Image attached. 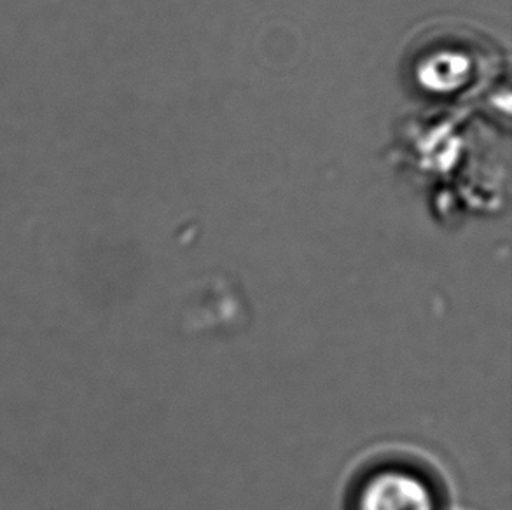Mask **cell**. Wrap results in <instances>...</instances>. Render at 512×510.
I'll return each mask as SVG.
<instances>
[{"label": "cell", "mask_w": 512, "mask_h": 510, "mask_svg": "<svg viewBox=\"0 0 512 510\" xmlns=\"http://www.w3.org/2000/svg\"><path fill=\"white\" fill-rule=\"evenodd\" d=\"M360 510H434V500L422 479L404 472H381L362 488Z\"/></svg>", "instance_id": "cell-1"}]
</instances>
